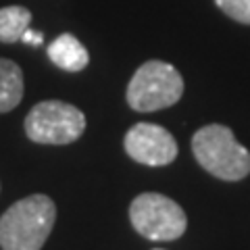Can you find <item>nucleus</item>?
Masks as SVG:
<instances>
[{"mask_svg":"<svg viewBox=\"0 0 250 250\" xmlns=\"http://www.w3.org/2000/svg\"><path fill=\"white\" fill-rule=\"evenodd\" d=\"M57 219V207L44 194H34L4 210L0 217L2 250H40Z\"/></svg>","mask_w":250,"mask_h":250,"instance_id":"f257e3e1","label":"nucleus"},{"mask_svg":"<svg viewBox=\"0 0 250 250\" xmlns=\"http://www.w3.org/2000/svg\"><path fill=\"white\" fill-rule=\"evenodd\" d=\"M192 152L210 175L223 182H238L250 173V150L242 146L225 125H207L192 138Z\"/></svg>","mask_w":250,"mask_h":250,"instance_id":"f03ea898","label":"nucleus"},{"mask_svg":"<svg viewBox=\"0 0 250 250\" xmlns=\"http://www.w3.org/2000/svg\"><path fill=\"white\" fill-rule=\"evenodd\" d=\"M184 94L179 71L163 61H148L138 69L127 85V103L134 111L152 113L173 106Z\"/></svg>","mask_w":250,"mask_h":250,"instance_id":"7ed1b4c3","label":"nucleus"},{"mask_svg":"<svg viewBox=\"0 0 250 250\" xmlns=\"http://www.w3.org/2000/svg\"><path fill=\"white\" fill-rule=\"evenodd\" d=\"M85 129V115L62 100H44L25 117V134L38 144H71Z\"/></svg>","mask_w":250,"mask_h":250,"instance_id":"20e7f679","label":"nucleus"},{"mask_svg":"<svg viewBox=\"0 0 250 250\" xmlns=\"http://www.w3.org/2000/svg\"><path fill=\"white\" fill-rule=\"evenodd\" d=\"M129 219L140 236L154 242L177 240L188 228L184 208L175 200L156 192H146L134 198L129 207Z\"/></svg>","mask_w":250,"mask_h":250,"instance_id":"39448f33","label":"nucleus"},{"mask_svg":"<svg viewBox=\"0 0 250 250\" xmlns=\"http://www.w3.org/2000/svg\"><path fill=\"white\" fill-rule=\"evenodd\" d=\"M125 152L140 165L163 167L175 161L177 142L165 127L154 123H136L125 134Z\"/></svg>","mask_w":250,"mask_h":250,"instance_id":"423d86ee","label":"nucleus"},{"mask_svg":"<svg viewBox=\"0 0 250 250\" xmlns=\"http://www.w3.org/2000/svg\"><path fill=\"white\" fill-rule=\"evenodd\" d=\"M48 59L65 71H82L90 62L85 46L71 34H61L48 46Z\"/></svg>","mask_w":250,"mask_h":250,"instance_id":"0eeeda50","label":"nucleus"},{"mask_svg":"<svg viewBox=\"0 0 250 250\" xmlns=\"http://www.w3.org/2000/svg\"><path fill=\"white\" fill-rule=\"evenodd\" d=\"M23 98V71L17 62L0 59V113H9Z\"/></svg>","mask_w":250,"mask_h":250,"instance_id":"6e6552de","label":"nucleus"},{"mask_svg":"<svg viewBox=\"0 0 250 250\" xmlns=\"http://www.w3.org/2000/svg\"><path fill=\"white\" fill-rule=\"evenodd\" d=\"M31 13L25 6H4L0 9V42H21L23 34L29 29Z\"/></svg>","mask_w":250,"mask_h":250,"instance_id":"1a4fd4ad","label":"nucleus"},{"mask_svg":"<svg viewBox=\"0 0 250 250\" xmlns=\"http://www.w3.org/2000/svg\"><path fill=\"white\" fill-rule=\"evenodd\" d=\"M215 4L233 21L250 25V0H215Z\"/></svg>","mask_w":250,"mask_h":250,"instance_id":"9d476101","label":"nucleus"},{"mask_svg":"<svg viewBox=\"0 0 250 250\" xmlns=\"http://www.w3.org/2000/svg\"><path fill=\"white\" fill-rule=\"evenodd\" d=\"M42 40H44V36L40 31H31V29H27L21 38V42H25V44H42Z\"/></svg>","mask_w":250,"mask_h":250,"instance_id":"9b49d317","label":"nucleus"},{"mask_svg":"<svg viewBox=\"0 0 250 250\" xmlns=\"http://www.w3.org/2000/svg\"><path fill=\"white\" fill-rule=\"evenodd\" d=\"M154 250H161V248H154Z\"/></svg>","mask_w":250,"mask_h":250,"instance_id":"f8f14e48","label":"nucleus"}]
</instances>
